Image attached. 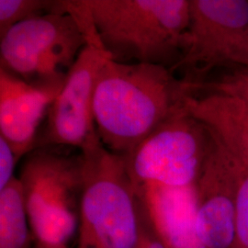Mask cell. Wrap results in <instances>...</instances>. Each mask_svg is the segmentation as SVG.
<instances>
[{
    "label": "cell",
    "mask_w": 248,
    "mask_h": 248,
    "mask_svg": "<svg viewBox=\"0 0 248 248\" xmlns=\"http://www.w3.org/2000/svg\"><path fill=\"white\" fill-rule=\"evenodd\" d=\"M193 93L166 66L107 59L98 75L93 116L99 141L128 157L158 126L184 108Z\"/></svg>",
    "instance_id": "6da1fadb"
},
{
    "label": "cell",
    "mask_w": 248,
    "mask_h": 248,
    "mask_svg": "<svg viewBox=\"0 0 248 248\" xmlns=\"http://www.w3.org/2000/svg\"><path fill=\"white\" fill-rule=\"evenodd\" d=\"M108 59L172 69L189 23V0H82Z\"/></svg>",
    "instance_id": "7a4b0ae2"
},
{
    "label": "cell",
    "mask_w": 248,
    "mask_h": 248,
    "mask_svg": "<svg viewBox=\"0 0 248 248\" xmlns=\"http://www.w3.org/2000/svg\"><path fill=\"white\" fill-rule=\"evenodd\" d=\"M77 248H135L143 202L125 158L102 143L83 151Z\"/></svg>",
    "instance_id": "3957f363"
},
{
    "label": "cell",
    "mask_w": 248,
    "mask_h": 248,
    "mask_svg": "<svg viewBox=\"0 0 248 248\" xmlns=\"http://www.w3.org/2000/svg\"><path fill=\"white\" fill-rule=\"evenodd\" d=\"M45 145L24 156L19 177L29 222L40 248H68L78 229L83 191L82 152Z\"/></svg>",
    "instance_id": "277c9868"
},
{
    "label": "cell",
    "mask_w": 248,
    "mask_h": 248,
    "mask_svg": "<svg viewBox=\"0 0 248 248\" xmlns=\"http://www.w3.org/2000/svg\"><path fill=\"white\" fill-rule=\"evenodd\" d=\"M89 42L74 5L26 20L0 37V68L46 89H61Z\"/></svg>",
    "instance_id": "5b68a950"
},
{
    "label": "cell",
    "mask_w": 248,
    "mask_h": 248,
    "mask_svg": "<svg viewBox=\"0 0 248 248\" xmlns=\"http://www.w3.org/2000/svg\"><path fill=\"white\" fill-rule=\"evenodd\" d=\"M211 140L207 127L190 115L184 104L125 158L134 184L195 185Z\"/></svg>",
    "instance_id": "8992f818"
},
{
    "label": "cell",
    "mask_w": 248,
    "mask_h": 248,
    "mask_svg": "<svg viewBox=\"0 0 248 248\" xmlns=\"http://www.w3.org/2000/svg\"><path fill=\"white\" fill-rule=\"evenodd\" d=\"M108 58L97 37L90 33L88 44L49 108L43 135L37 140L35 148L60 145L83 152L100 143L93 116V98L98 75Z\"/></svg>",
    "instance_id": "52a82bcc"
},
{
    "label": "cell",
    "mask_w": 248,
    "mask_h": 248,
    "mask_svg": "<svg viewBox=\"0 0 248 248\" xmlns=\"http://www.w3.org/2000/svg\"><path fill=\"white\" fill-rule=\"evenodd\" d=\"M190 12L182 53L172 71L185 73L183 80L196 84L204 74L232 62L248 29L247 0H189Z\"/></svg>",
    "instance_id": "ba28073f"
},
{
    "label": "cell",
    "mask_w": 248,
    "mask_h": 248,
    "mask_svg": "<svg viewBox=\"0 0 248 248\" xmlns=\"http://www.w3.org/2000/svg\"><path fill=\"white\" fill-rule=\"evenodd\" d=\"M211 136L195 183L197 231L207 248H232L236 235L235 177L226 153Z\"/></svg>",
    "instance_id": "9c48e42d"
},
{
    "label": "cell",
    "mask_w": 248,
    "mask_h": 248,
    "mask_svg": "<svg viewBox=\"0 0 248 248\" xmlns=\"http://www.w3.org/2000/svg\"><path fill=\"white\" fill-rule=\"evenodd\" d=\"M185 108L207 127L229 158L236 183V235L232 248H248V132L219 106L210 93L189 95Z\"/></svg>",
    "instance_id": "30bf717a"
},
{
    "label": "cell",
    "mask_w": 248,
    "mask_h": 248,
    "mask_svg": "<svg viewBox=\"0 0 248 248\" xmlns=\"http://www.w3.org/2000/svg\"><path fill=\"white\" fill-rule=\"evenodd\" d=\"M60 90L32 86L0 68V136L18 160L35 148L39 127Z\"/></svg>",
    "instance_id": "8fae6325"
},
{
    "label": "cell",
    "mask_w": 248,
    "mask_h": 248,
    "mask_svg": "<svg viewBox=\"0 0 248 248\" xmlns=\"http://www.w3.org/2000/svg\"><path fill=\"white\" fill-rule=\"evenodd\" d=\"M137 186L151 224L166 248H207L197 231L195 185Z\"/></svg>",
    "instance_id": "7c38bea8"
},
{
    "label": "cell",
    "mask_w": 248,
    "mask_h": 248,
    "mask_svg": "<svg viewBox=\"0 0 248 248\" xmlns=\"http://www.w3.org/2000/svg\"><path fill=\"white\" fill-rule=\"evenodd\" d=\"M32 232L18 177L0 190V248H30Z\"/></svg>",
    "instance_id": "4fadbf2b"
},
{
    "label": "cell",
    "mask_w": 248,
    "mask_h": 248,
    "mask_svg": "<svg viewBox=\"0 0 248 248\" xmlns=\"http://www.w3.org/2000/svg\"><path fill=\"white\" fill-rule=\"evenodd\" d=\"M63 7L64 1L0 0V37L18 23L62 10Z\"/></svg>",
    "instance_id": "5bb4252c"
},
{
    "label": "cell",
    "mask_w": 248,
    "mask_h": 248,
    "mask_svg": "<svg viewBox=\"0 0 248 248\" xmlns=\"http://www.w3.org/2000/svg\"><path fill=\"white\" fill-rule=\"evenodd\" d=\"M191 88L195 92L204 90L237 98L248 107V68L239 66L213 82L191 84Z\"/></svg>",
    "instance_id": "9a60e30c"
},
{
    "label": "cell",
    "mask_w": 248,
    "mask_h": 248,
    "mask_svg": "<svg viewBox=\"0 0 248 248\" xmlns=\"http://www.w3.org/2000/svg\"><path fill=\"white\" fill-rule=\"evenodd\" d=\"M219 106L231 118L248 132V107L237 98L222 95L219 93H210Z\"/></svg>",
    "instance_id": "2e32d148"
},
{
    "label": "cell",
    "mask_w": 248,
    "mask_h": 248,
    "mask_svg": "<svg viewBox=\"0 0 248 248\" xmlns=\"http://www.w3.org/2000/svg\"><path fill=\"white\" fill-rule=\"evenodd\" d=\"M18 160L9 142L0 136V190L13 180Z\"/></svg>",
    "instance_id": "e0dca14e"
},
{
    "label": "cell",
    "mask_w": 248,
    "mask_h": 248,
    "mask_svg": "<svg viewBox=\"0 0 248 248\" xmlns=\"http://www.w3.org/2000/svg\"><path fill=\"white\" fill-rule=\"evenodd\" d=\"M135 248H166L151 224L144 204L141 217L139 238Z\"/></svg>",
    "instance_id": "ac0fdd59"
},
{
    "label": "cell",
    "mask_w": 248,
    "mask_h": 248,
    "mask_svg": "<svg viewBox=\"0 0 248 248\" xmlns=\"http://www.w3.org/2000/svg\"><path fill=\"white\" fill-rule=\"evenodd\" d=\"M232 63L248 68V29L240 42Z\"/></svg>",
    "instance_id": "d6986e66"
}]
</instances>
